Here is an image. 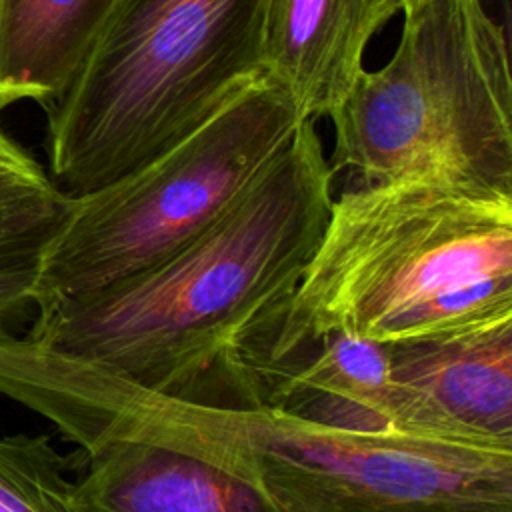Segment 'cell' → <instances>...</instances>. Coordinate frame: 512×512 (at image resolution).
Instances as JSON below:
<instances>
[{
  "label": "cell",
  "instance_id": "obj_1",
  "mask_svg": "<svg viewBox=\"0 0 512 512\" xmlns=\"http://www.w3.org/2000/svg\"><path fill=\"white\" fill-rule=\"evenodd\" d=\"M332 178L304 118L228 210L164 262L36 308L28 338L136 388L218 404L254 326L292 298L322 236Z\"/></svg>",
  "mask_w": 512,
  "mask_h": 512
},
{
  "label": "cell",
  "instance_id": "obj_2",
  "mask_svg": "<svg viewBox=\"0 0 512 512\" xmlns=\"http://www.w3.org/2000/svg\"><path fill=\"white\" fill-rule=\"evenodd\" d=\"M512 320V194L440 180L342 192L268 350L344 332L386 346Z\"/></svg>",
  "mask_w": 512,
  "mask_h": 512
},
{
  "label": "cell",
  "instance_id": "obj_3",
  "mask_svg": "<svg viewBox=\"0 0 512 512\" xmlns=\"http://www.w3.org/2000/svg\"><path fill=\"white\" fill-rule=\"evenodd\" d=\"M108 440L156 442L250 486L268 512H512V448L364 434L272 408H224L104 378Z\"/></svg>",
  "mask_w": 512,
  "mask_h": 512
},
{
  "label": "cell",
  "instance_id": "obj_4",
  "mask_svg": "<svg viewBox=\"0 0 512 512\" xmlns=\"http://www.w3.org/2000/svg\"><path fill=\"white\" fill-rule=\"evenodd\" d=\"M268 0H116L48 110L54 186L78 198L178 144L264 76Z\"/></svg>",
  "mask_w": 512,
  "mask_h": 512
},
{
  "label": "cell",
  "instance_id": "obj_5",
  "mask_svg": "<svg viewBox=\"0 0 512 512\" xmlns=\"http://www.w3.org/2000/svg\"><path fill=\"white\" fill-rule=\"evenodd\" d=\"M392 58L362 70L330 116V168L360 186L440 180L512 194L508 40L482 0L402 8Z\"/></svg>",
  "mask_w": 512,
  "mask_h": 512
},
{
  "label": "cell",
  "instance_id": "obj_6",
  "mask_svg": "<svg viewBox=\"0 0 512 512\" xmlns=\"http://www.w3.org/2000/svg\"><path fill=\"white\" fill-rule=\"evenodd\" d=\"M286 90L260 76L144 166L72 198L48 244L36 308L140 274L210 228L302 122Z\"/></svg>",
  "mask_w": 512,
  "mask_h": 512
},
{
  "label": "cell",
  "instance_id": "obj_7",
  "mask_svg": "<svg viewBox=\"0 0 512 512\" xmlns=\"http://www.w3.org/2000/svg\"><path fill=\"white\" fill-rule=\"evenodd\" d=\"M390 366L428 436L512 448V320L390 346Z\"/></svg>",
  "mask_w": 512,
  "mask_h": 512
},
{
  "label": "cell",
  "instance_id": "obj_8",
  "mask_svg": "<svg viewBox=\"0 0 512 512\" xmlns=\"http://www.w3.org/2000/svg\"><path fill=\"white\" fill-rule=\"evenodd\" d=\"M398 10L400 0H268L262 72L300 118H330L364 70L370 38Z\"/></svg>",
  "mask_w": 512,
  "mask_h": 512
},
{
  "label": "cell",
  "instance_id": "obj_9",
  "mask_svg": "<svg viewBox=\"0 0 512 512\" xmlns=\"http://www.w3.org/2000/svg\"><path fill=\"white\" fill-rule=\"evenodd\" d=\"M84 454L78 512H268L230 472L156 442L104 440Z\"/></svg>",
  "mask_w": 512,
  "mask_h": 512
},
{
  "label": "cell",
  "instance_id": "obj_10",
  "mask_svg": "<svg viewBox=\"0 0 512 512\" xmlns=\"http://www.w3.org/2000/svg\"><path fill=\"white\" fill-rule=\"evenodd\" d=\"M116 0H0V110L48 108L70 84Z\"/></svg>",
  "mask_w": 512,
  "mask_h": 512
},
{
  "label": "cell",
  "instance_id": "obj_11",
  "mask_svg": "<svg viewBox=\"0 0 512 512\" xmlns=\"http://www.w3.org/2000/svg\"><path fill=\"white\" fill-rule=\"evenodd\" d=\"M72 198L60 190L0 212V328L36 310L44 252L68 216Z\"/></svg>",
  "mask_w": 512,
  "mask_h": 512
},
{
  "label": "cell",
  "instance_id": "obj_12",
  "mask_svg": "<svg viewBox=\"0 0 512 512\" xmlns=\"http://www.w3.org/2000/svg\"><path fill=\"white\" fill-rule=\"evenodd\" d=\"M0 512H78L74 482L48 436L0 438Z\"/></svg>",
  "mask_w": 512,
  "mask_h": 512
},
{
  "label": "cell",
  "instance_id": "obj_13",
  "mask_svg": "<svg viewBox=\"0 0 512 512\" xmlns=\"http://www.w3.org/2000/svg\"><path fill=\"white\" fill-rule=\"evenodd\" d=\"M56 190L46 170L0 126V212Z\"/></svg>",
  "mask_w": 512,
  "mask_h": 512
},
{
  "label": "cell",
  "instance_id": "obj_14",
  "mask_svg": "<svg viewBox=\"0 0 512 512\" xmlns=\"http://www.w3.org/2000/svg\"><path fill=\"white\" fill-rule=\"evenodd\" d=\"M414 2H418V0H400V6L404 8V6H408V4H414Z\"/></svg>",
  "mask_w": 512,
  "mask_h": 512
}]
</instances>
